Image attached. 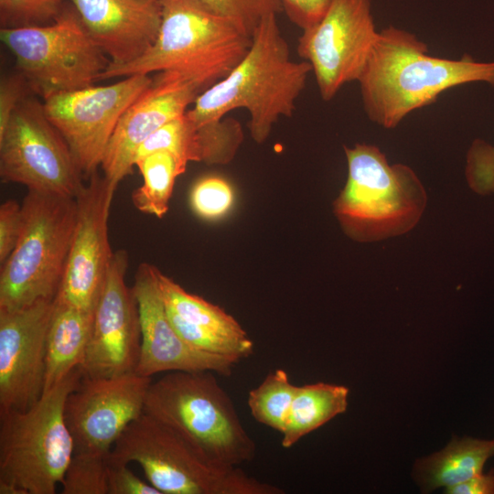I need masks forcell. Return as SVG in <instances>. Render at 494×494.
<instances>
[{"label":"cell","mask_w":494,"mask_h":494,"mask_svg":"<svg viewBox=\"0 0 494 494\" xmlns=\"http://www.w3.org/2000/svg\"><path fill=\"white\" fill-rule=\"evenodd\" d=\"M124 464L109 462L108 494H161L135 476Z\"/></svg>","instance_id":"836d02e7"},{"label":"cell","mask_w":494,"mask_h":494,"mask_svg":"<svg viewBox=\"0 0 494 494\" xmlns=\"http://www.w3.org/2000/svg\"><path fill=\"white\" fill-rule=\"evenodd\" d=\"M152 81L150 75L134 74L43 100L47 117L67 143L83 177L98 172L119 120Z\"/></svg>","instance_id":"8fae6325"},{"label":"cell","mask_w":494,"mask_h":494,"mask_svg":"<svg viewBox=\"0 0 494 494\" xmlns=\"http://www.w3.org/2000/svg\"><path fill=\"white\" fill-rule=\"evenodd\" d=\"M128 253L113 252L93 311L85 359L81 369L90 378L135 371L141 349V325L133 288L124 280Z\"/></svg>","instance_id":"9a60e30c"},{"label":"cell","mask_w":494,"mask_h":494,"mask_svg":"<svg viewBox=\"0 0 494 494\" xmlns=\"http://www.w3.org/2000/svg\"><path fill=\"white\" fill-rule=\"evenodd\" d=\"M448 494H494V470L475 475L460 483L446 488Z\"/></svg>","instance_id":"e575fe53"},{"label":"cell","mask_w":494,"mask_h":494,"mask_svg":"<svg viewBox=\"0 0 494 494\" xmlns=\"http://www.w3.org/2000/svg\"><path fill=\"white\" fill-rule=\"evenodd\" d=\"M346 184L333 203L344 232L360 242L403 235L421 220L427 194L416 173L404 164H390L369 144L344 146Z\"/></svg>","instance_id":"5b68a950"},{"label":"cell","mask_w":494,"mask_h":494,"mask_svg":"<svg viewBox=\"0 0 494 494\" xmlns=\"http://www.w3.org/2000/svg\"><path fill=\"white\" fill-rule=\"evenodd\" d=\"M143 184L132 194L134 207L143 213L162 218L168 209L176 178L187 166L173 154L156 151L135 160Z\"/></svg>","instance_id":"cb8c5ba5"},{"label":"cell","mask_w":494,"mask_h":494,"mask_svg":"<svg viewBox=\"0 0 494 494\" xmlns=\"http://www.w3.org/2000/svg\"><path fill=\"white\" fill-rule=\"evenodd\" d=\"M234 199L233 189L222 177L207 176L192 187L189 196L193 211L206 220H216L226 214Z\"/></svg>","instance_id":"4316f807"},{"label":"cell","mask_w":494,"mask_h":494,"mask_svg":"<svg viewBox=\"0 0 494 494\" xmlns=\"http://www.w3.org/2000/svg\"><path fill=\"white\" fill-rule=\"evenodd\" d=\"M108 455L74 453L65 472L62 494H108Z\"/></svg>","instance_id":"484cf974"},{"label":"cell","mask_w":494,"mask_h":494,"mask_svg":"<svg viewBox=\"0 0 494 494\" xmlns=\"http://www.w3.org/2000/svg\"><path fill=\"white\" fill-rule=\"evenodd\" d=\"M31 91L24 76L16 74L5 76L0 84V132L6 126L14 111Z\"/></svg>","instance_id":"1f68e13d"},{"label":"cell","mask_w":494,"mask_h":494,"mask_svg":"<svg viewBox=\"0 0 494 494\" xmlns=\"http://www.w3.org/2000/svg\"><path fill=\"white\" fill-rule=\"evenodd\" d=\"M0 38L42 100L94 85L111 62L76 11L59 14L48 25L1 27Z\"/></svg>","instance_id":"9c48e42d"},{"label":"cell","mask_w":494,"mask_h":494,"mask_svg":"<svg viewBox=\"0 0 494 494\" xmlns=\"http://www.w3.org/2000/svg\"><path fill=\"white\" fill-rule=\"evenodd\" d=\"M91 38L121 66L136 60L156 41L161 0H70Z\"/></svg>","instance_id":"d6986e66"},{"label":"cell","mask_w":494,"mask_h":494,"mask_svg":"<svg viewBox=\"0 0 494 494\" xmlns=\"http://www.w3.org/2000/svg\"><path fill=\"white\" fill-rule=\"evenodd\" d=\"M162 21L154 44L136 60L110 65L100 80L175 71L202 90L215 84L241 61L252 36L200 0H161Z\"/></svg>","instance_id":"3957f363"},{"label":"cell","mask_w":494,"mask_h":494,"mask_svg":"<svg viewBox=\"0 0 494 494\" xmlns=\"http://www.w3.org/2000/svg\"><path fill=\"white\" fill-rule=\"evenodd\" d=\"M23 225L22 205L10 199L0 206V263L14 251Z\"/></svg>","instance_id":"4dcf8cb0"},{"label":"cell","mask_w":494,"mask_h":494,"mask_svg":"<svg viewBox=\"0 0 494 494\" xmlns=\"http://www.w3.org/2000/svg\"><path fill=\"white\" fill-rule=\"evenodd\" d=\"M151 377L135 372L108 378L82 375L64 408L74 453L108 455L145 409Z\"/></svg>","instance_id":"4fadbf2b"},{"label":"cell","mask_w":494,"mask_h":494,"mask_svg":"<svg viewBox=\"0 0 494 494\" xmlns=\"http://www.w3.org/2000/svg\"><path fill=\"white\" fill-rule=\"evenodd\" d=\"M0 177L27 190L76 198L83 176L43 102L26 98L0 132Z\"/></svg>","instance_id":"30bf717a"},{"label":"cell","mask_w":494,"mask_h":494,"mask_svg":"<svg viewBox=\"0 0 494 494\" xmlns=\"http://www.w3.org/2000/svg\"><path fill=\"white\" fill-rule=\"evenodd\" d=\"M76 196L77 219L62 282L54 300L93 312L113 252L108 219L116 186L98 172Z\"/></svg>","instance_id":"5bb4252c"},{"label":"cell","mask_w":494,"mask_h":494,"mask_svg":"<svg viewBox=\"0 0 494 494\" xmlns=\"http://www.w3.org/2000/svg\"><path fill=\"white\" fill-rule=\"evenodd\" d=\"M349 390L346 386L317 382L297 386L281 445L290 448L302 437L319 428L348 407Z\"/></svg>","instance_id":"603a6c76"},{"label":"cell","mask_w":494,"mask_h":494,"mask_svg":"<svg viewBox=\"0 0 494 494\" xmlns=\"http://www.w3.org/2000/svg\"><path fill=\"white\" fill-rule=\"evenodd\" d=\"M296 389L297 386L290 381L285 370L277 369L269 372L249 392L248 406L252 417L282 434Z\"/></svg>","instance_id":"d4e9b609"},{"label":"cell","mask_w":494,"mask_h":494,"mask_svg":"<svg viewBox=\"0 0 494 494\" xmlns=\"http://www.w3.org/2000/svg\"><path fill=\"white\" fill-rule=\"evenodd\" d=\"M54 299L0 310V412L31 407L44 392Z\"/></svg>","instance_id":"2e32d148"},{"label":"cell","mask_w":494,"mask_h":494,"mask_svg":"<svg viewBox=\"0 0 494 494\" xmlns=\"http://www.w3.org/2000/svg\"><path fill=\"white\" fill-rule=\"evenodd\" d=\"M358 82L368 118L392 129L451 88L473 82L494 86V61H476L468 54L458 59L432 56L416 35L389 26L378 32Z\"/></svg>","instance_id":"6da1fadb"},{"label":"cell","mask_w":494,"mask_h":494,"mask_svg":"<svg viewBox=\"0 0 494 494\" xmlns=\"http://www.w3.org/2000/svg\"><path fill=\"white\" fill-rule=\"evenodd\" d=\"M465 176L475 193L494 194V145L479 138L471 143L466 156Z\"/></svg>","instance_id":"f1b7e54d"},{"label":"cell","mask_w":494,"mask_h":494,"mask_svg":"<svg viewBox=\"0 0 494 494\" xmlns=\"http://www.w3.org/2000/svg\"><path fill=\"white\" fill-rule=\"evenodd\" d=\"M73 370L27 410L0 412V494H54L74 454L64 416Z\"/></svg>","instance_id":"8992f818"},{"label":"cell","mask_w":494,"mask_h":494,"mask_svg":"<svg viewBox=\"0 0 494 494\" xmlns=\"http://www.w3.org/2000/svg\"><path fill=\"white\" fill-rule=\"evenodd\" d=\"M64 0H0L2 27L38 25L56 17Z\"/></svg>","instance_id":"f546056e"},{"label":"cell","mask_w":494,"mask_h":494,"mask_svg":"<svg viewBox=\"0 0 494 494\" xmlns=\"http://www.w3.org/2000/svg\"><path fill=\"white\" fill-rule=\"evenodd\" d=\"M22 216L19 240L1 264L0 310L56 297L72 242L76 199L27 190Z\"/></svg>","instance_id":"ba28073f"},{"label":"cell","mask_w":494,"mask_h":494,"mask_svg":"<svg viewBox=\"0 0 494 494\" xmlns=\"http://www.w3.org/2000/svg\"><path fill=\"white\" fill-rule=\"evenodd\" d=\"M122 115L101 165L114 186L133 172L141 145L167 122L187 113L201 88L175 71H161Z\"/></svg>","instance_id":"ac0fdd59"},{"label":"cell","mask_w":494,"mask_h":494,"mask_svg":"<svg viewBox=\"0 0 494 494\" xmlns=\"http://www.w3.org/2000/svg\"><path fill=\"white\" fill-rule=\"evenodd\" d=\"M283 12L301 30L317 24L326 13L331 0H280Z\"/></svg>","instance_id":"d6a6232c"},{"label":"cell","mask_w":494,"mask_h":494,"mask_svg":"<svg viewBox=\"0 0 494 494\" xmlns=\"http://www.w3.org/2000/svg\"><path fill=\"white\" fill-rule=\"evenodd\" d=\"M276 16H264L241 61L198 95L186 113L196 125L220 121L231 111L244 109L250 115L251 137L263 144L281 117L293 115L312 70L306 61L292 59Z\"/></svg>","instance_id":"7a4b0ae2"},{"label":"cell","mask_w":494,"mask_h":494,"mask_svg":"<svg viewBox=\"0 0 494 494\" xmlns=\"http://www.w3.org/2000/svg\"><path fill=\"white\" fill-rule=\"evenodd\" d=\"M157 270L147 263H141L132 286L141 325V349L134 372L152 377L156 373L177 370H209L230 376L238 362L195 349L178 336L167 317Z\"/></svg>","instance_id":"e0dca14e"},{"label":"cell","mask_w":494,"mask_h":494,"mask_svg":"<svg viewBox=\"0 0 494 494\" xmlns=\"http://www.w3.org/2000/svg\"><path fill=\"white\" fill-rule=\"evenodd\" d=\"M200 1L215 13L232 20L251 36L264 16L283 12L280 0Z\"/></svg>","instance_id":"83f0119b"},{"label":"cell","mask_w":494,"mask_h":494,"mask_svg":"<svg viewBox=\"0 0 494 494\" xmlns=\"http://www.w3.org/2000/svg\"><path fill=\"white\" fill-rule=\"evenodd\" d=\"M108 460L138 463L147 481L161 494L284 493L238 467L211 463L172 428L145 412L125 428Z\"/></svg>","instance_id":"52a82bcc"},{"label":"cell","mask_w":494,"mask_h":494,"mask_svg":"<svg viewBox=\"0 0 494 494\" xmlns=\"http://www.w3.org/2000/svg\"><path fill=\"white\" fill-rule=\"evenodd\" d=\"M167 317L191 348L239 362L253 353V342L239 322L220 306L184 290L157 270Z\"/></svg>","instance_id":"ffe728a7"},{"label":"cell","mask_w":494,"mask_h":494,"mask_svg":"<svg viewBox=\"0 0 494 494\" xmlns=\"http://www.w3.org/2000/svg\"><path fill=\"white\" fill-rule=\"evenodd\" d=\"M93 312L54 300L47 337L44 392L50 390L83 364Z\"/></svg>","instance_id":"44dd1931"},{"label":"cell","mask_w":494,"mask_h":494,"mask_svg":"<svg viewBox=\"0 0 494 494\" xmlns=\"http://www.w3.org/2000/svg\"><path fill=\"white\" fill-rule=\"evenodd\" d=\"M378 32L370 0H331L321 19L302 30L296 50L310 65L323 101L358 81Z\"/></svg>","instance_id":"7c38bea8"},{"label":"cell","mask_w":494,"mask_h":494,"mask_svg":"<svg viewBox=\"0 0 494 494\" xmlns=\"http://www.w3.org/2000/svg\"><path fill=\"white\" fill-rule=\"evenodd\" d=\"M494 456V439L456 438L441 451L415 462L413 475L424 492L460 483L483 471Z\"/></svg>","instance_id":"7402d4cb"},{"label":"cell","mask_w":494,"mask_h":494,"mask_svg":"<svg viewBox=\"0 0 494 494\" xmlns=\"http://www.w3.org/2000/svg\"><path fill=\"white\" fill-rule=\"evenodd\" d=\"M215 372L169 371L149 385L144 412L221 467L251 462L256 445Z\"/></svg>","instance_id":"277c9868"}]
</instances>
